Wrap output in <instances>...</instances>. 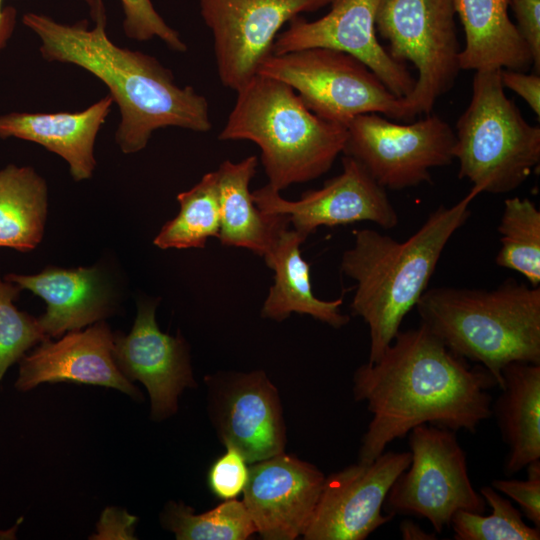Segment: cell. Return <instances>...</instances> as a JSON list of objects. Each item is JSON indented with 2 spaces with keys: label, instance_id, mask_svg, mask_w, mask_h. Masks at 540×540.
Segmentation results:
<instances>
[{
  "label": "cell",
  "instance_id": "obj_1",
  "mask_svg": "<svg viewBox=\"0 0 540 540\" xmlns=\"http://www.w3.org/2000/svg\"><path fill=\"white\" fill-rule=\"evenodd\" d=\"M353 383L355 400L366 402L372 414L361 463L421 424L474 433L492 416L488 390L497 386L484 367L469 366L422 323L399 331L377 361L357 368Z\"/></svg>",
  "mask_w": 540,
  "mask_h": 540
},
{
  "label": "cell",
  "instance_id": "obj_2",
  "mask_svg": "<svg viewBox=\"0 0 540 540\" xmlns=\"http://www.w3.org/2000/svg\"><path fill=\"white\" fill-rule=\"evenodd\" d=\"M22 22L40 39L44 60L78 66L108 87L121 114L115 142L123 153L143 150L157 129L211 130L208 100L192 86H179L154 56L113 43L106 15L92 29L87 20L63 24L34 12L25 13Z\"/></svg>",
  "mask_w": 540,
  "mask_h": 540
},
{
  "label": "cell",
  "instance_id": "obj_3",
  "mask_svg": "<svg viewBox=\"0 0 540 540\" xmlns=\"http://www.w3.org/2000/svg\"><path fill=\"white\" fill-rule=\"evenodd\" d=\"M469 193L451 206L440 205L408 239L397 241L372 229L354 233L341 258V271L356 282L350 309L368 325L369 358L379 359L418 303L451 237L471 216Z\"/></svg>",
  "mask_w": 540,
  "mask_h": 540
},
{
  "label": "cell",
  "instance_id": "obj_4",
  "mask_svg": "<svg viewBox=\"0 0 540 540\" xmlns=\"http://www.w3.org/2000/svg\"><path fill=\"white\" fill-rule=\"evenodd\" d=\"M416 309L450 351L484 367L500 389L506 365L540 364V286L509 278L492 290L435 287Z\"/></svg>",
  "mask_w": 540,
  "mask_h": 540
},
{
  "label": "cell",
  "instance_id": "obj_5",
  "mask_svg": "<svg viewBox=\"0 0 540 540\" xmlns=\"http://www.w3.org/2000/svg\"><path fill=\"white\" fill-rule=\"evenodd\" d=\"M236 93L218 139L255 143L273 189L322 176L343 153L346 126L314 114L288 84L256 74Z\"/></svg>",
  "mask_w": 540,
  "mask_h": 540
},
{
  "label": "cell",
  "instance_id": "obj_6",
  "mask_svg": "<svg viewBox=\"0 0 540 540\" xmlns=\"http://www.w3.org/2000/svg\"><path fill=\"white\" fill-rule=\"evenodd\" d=\"M501 69L475 71L470 102L456 123L458 177L480 193H509L540 162V128L504 92Z\"/></svg>",
  "mask_w": 540,
  "mask_h": 540
},
{
  "label": "cell",
  "instance_id": "obj_7",
  "mask_svg": "<svg viewBox=\"0 0 540 540\" xmlns=\"http://www.w3.org/2000/svg\"><path fill=\"white\" fill-rule=\"evenodd\" d=\"M257 74L288 84L310 111L333 123L347 126L367 113L413 120L403 97L394 95L362 61L339 50L313 47L271 54Z\"/></svg>",
  "mask_w": 540,
  "mask_h": 540
},
{
  "label": "cell",
  "instance_id": "obj_8",
  "mask_svg": "<svg viewBox=\"0 0 540 540\" xmlns=\"http://www.w3.org/2000/svg\"><path fill=\"white\" fill-rule=\"evenodd\" d=\"M455 14L453 0L379 3L375 26L389 42L387 52L395 61H409L418 70L412 92L403 97L412 119L430 114L438 98L453 87L461 70Z\"/></svg>",
  "mask_w": 540,
  "mask_h": 540
},
{
  "label": "cell",
  "instance_id": "obj_9",
  "mask_svg": "<svg viewBox=\"0 0 540 540\" xmlns=\"http://www.w3.org/2000/svg\"><path fill=\"white\" fill-rule=\"evenodd\" d=\"M407 436L411 461L391 486L384 513L425 518L441 533L460 510L485 512L486 502L471 483L455 431L421 424Z\"/></svg>",
  "mask_w": 540,
  "mask_h": 540
},
{
  "label": "cell",
  "instance_id": "obj_10",
  "mask_svg": "<svg viewBox=\"0 0 540 540\" xmlns=\"http://www.w3.org/2000/svg\"><path fill=\"white\" fill-rule=\"evenodd\" d=\"M343 154L358 161L385 189L403 190L431 183L430 170L454 160L455 133L435 114L398 124L367 113L346 126Z\"/></svg>",
  "mask_w": 540,
  "mask_h": 540
},
{
  "label": "cell",
  "instance_id": "obj_11",
  "mask_svg": "<svg viewBox=\"0 0 540 540\" xmlns=\"http://www.w3.org/2000/svg\"><path fill=\"white\" fill-rule=\"evenodd\" d=\"M333 0H199L200 15L211 31L221 84L235 92L272 54L281 28L303 13Z\"/></svg>",
  "mask_w": 540,
  "mask_h": 540
},
{
  "label": "cell",
  "instance_id": "obj_12",
  "mask_svg": "<svg viewBox=\"0 0 540 540\" xmlns=\"http://www.w3.org/2000/svg\"><path fill=\"white\" fill-rule=\"evenodd\" d=\"M411 461V452L384 451L369 463L350 465L325 478L306 540H363L394 516L385 498Z\"/></svg>",
  "mask_w": 540,
  "mask_h": 540
},
{
  "label": "cell",
  "instance_id": "obj_13",
  "mask_svg": "<svg viewBox=\"0 0 540 540\" xmlns=\"http://www.w3.org/2000/svg\"><path fill=\"white\" fill-rule=\"evenodd\" d=\"M252 196L261 211L287 216L293 229L307 237L321 226L367 221L389 230L399 223L386 189L358 161L346 155L339 175L319 189L304 192L297 200L284 199L268 184L253 191Z\"/></svg>",
  "mask_w": 540,
  "mask_h": 540
},
{
  "label": "cell",
  "instance_id": "obj_14",
  "mask_svg": "<svg viewBox=\"0 0 540 540\" xmlns=\"http://www.w3.org/2000/svg\"><path fill=\"white\" fill-rule=\"evenodd\" d=\"M380 1L333 0L330 11L316 20L297 16L276 37L272 54L313 47L339 50L362 61L394 95L406 97L415 79L377 39L375 19Z\"/></svg>",
  "mask_w": 540,
  "mask_h": 540
},
{
  "label": "cell",
  "instance_id": "obj_15",
  "mask_svg": "<svg viewBox=\"0 0 540 540\" xmlns=\"http://www.w3.org/2000/svg\"><path fill=\"white\" fill-rule=\"evenodd\" d=\"M324 480L316 466L284 452L252 463L242 502L256 532L267 540L303 536Z\"/></svg>",
  "mask_w": 540,
  "mask_h": 540
},
{
  "label": "cell",
  "instance_id": "obj_16",
  "mask_svg": "<svg viewBox=\"0 0 540 540\" xmlns=\"http://www.w3.org/2000/svg\"><path fill=\"white\" fill-rule=\"evenodd\" d=\"M157 302L141 301L131 331L114 334L113 357L130 381H140L151 401V416L161 420L177 410L178 396L195 386L188 345L181 335L163 333L156 322Z\"/></svg>",
  "mask_w": 540,
  "mask_h": 540
},
{
  "label": "cell",
  "instance_id": "obj_17",
  "mask_svg": "<svg viewBox=\"0 0 540 540\" xmlns=\"http://www.w3.org/2000/svg\"><path fill=\"white\" fill-rule=\"evenodd\" d=\"M113 346L114 333L104 321L58 341L48 338L19 361L15 388L27 392L43 383L70 382L114 388L141 401L139 390L118 369Z\"/></svg>",
  "mask_w": 540,
  "mask_h": 540
},
{
  "label": "cell",
  "instance_id": "obj_18",
  "mask_svg": "<svg viewBox=\"0 0 540 540\" xmlns=\"http://www.w3.org/2000/svg\"><path fill=\"white\" fill-rule=\"evenodd\" d=\"M225 446L238 450L250 464L284 452L286 430L276 388L264 372L238 375L218 416Z\"/></svg>",
  "mask_w": 540,
  "mask_h": 540
},
{
  "label": "cell",
  "instance_id": "obj_19",
  "mask_svg": "<svg viewBox=\"0 0 540 540\" xmlns=\"http://www.w3.org/2000/svg\"><path fill=\"white\" fill-rule=\"evenodd\" d=\"M5 279L46 302L38 321L48 338L103 321L113 311L110 287L97 267H51L34 275L10 273Z\"/></svg>",
  "mask_w": 540,
  "mask_h": 540
},
{
  "label": "cell",
  "instance_id": "obj_20",
  "mask_svg": "<svg viewBox=\"0 0 540 540\" xmlns=\"http://www.w3.org/2000/svg\"><path fill=\"white\" fill-rule=\"evenodd\" d=\"M113 100L110 95L78 112H11L0 116V138L37 143L63 158L74 181L92 177L96 167L94 145Z\"/></svg>",
  "mask_w": 540,
  "mask_h": 540
},
{
  "label": "cell",
  "instance_id": "obj_21",
  "mask_svg": "<svg viewBox=\"0 0 540 540\" xmlns=\"http://www.w3.org/2000/svg\"><path fill=\"white\" fill-rule=\"evenodd\" d=\"M257 166V156L251 155L239 162L225 160L216 170L220 206L217 238L224 246L245 248L264 257L290 221L284 215L265 213L256 205L249 185Z\"/></svg>",
  "mask_w": 540,
  "mask_h": 540
},
{
  "label": "cell",
  "instance_id": "obj_22",
  "mask_svg": "<svg viewBox=\"0 0 540 540\" xmlns=\"http://www.w3.org/2000/svg\"><path fill=\"white\" fill-rule=\"evenodd\" d=\"M306 238L288 227L264 256L267 266L274 271V284L264 300L261 316L280 322L291 313L305 314L334 328H341L350 321V316L340 312L343 298L322 300L312 290L310 266L300 251Z\"/></svg>",
  "mask_w": 540,
  "mask_h": 540
},
{
  "label": "cell",
  "instance_id": "obj_23",
  "mask_svg": "<svg viewBox=\"0 0 540 540\" xmlns=\"http://www.w3.org/2000/svg\"><path fill=\"white\" fill-rule=\"evenodd\" d=\"M465 33L461 70L527 72L533 59L508 15L509 0H453Z\"/></svg>",
  "mask_w": 540,
  "mask_h": 540
},
{
  "label": "cell",
  "instance_id": "obj_24",
  "mask_svg": "<svg viewBox=\"0 0 540 540\" xmlns=\"http://www.w3.org/2000/svg\"><path fill=\"white\" fill-rule=\"evenodd\" d=\"M501 376V393L491 409L508 446L504 472L512 476L540 460V364L512 362Z\"/></svg>",
  "mask_w": 540,
  "mask_h": 540
},
{
  "label": "cell",
  "instance_id": "obj_25",
  "mask_svg": "<svg viewBox=\"0 0 540 540\" xmlns=\"http://www.w3.org/2000/svg\"><path fill=\"white\" fill-rule=\"evenodd\" d=\"M48 209L46 181L34 168L0 169V247L28 252L41 242Z\"/></svg>",
  "mask_w": 540,
  "mask_h": 540
},
{
  "label": "cell",
  "instance_id": "obj_26",
  "mask_svg": "<svg viewBox=\"0 0 540 540\" xmlns=\"http://www.w3.org/2000/svg\"><path fill=\"white\" fill-rule=\"evenodd\" d=\"M179 213L166 222L153 243L160 249L203 248L218 237L220 206L217 172L203 175L191 189L177 195Z\"/></svg>",
  "mask_w": 540,
  "mask_h": 540
},
{
  "label": "cell",
  "instance_id": "obj_27",
  "mask_svg": "<svg viewBox=\"0 0 540 540\" xmlns=\"http://www.w3.org/2000/svg\"><path fill=\"white\" fill-rule=\"evenodd\" d=\"M500 249L495 263L518 272L529 285H540V211L529 198L504 202L498 225Z\"/></svg>",
  "mask_w": 540,
  "mask_h": 540
},
{
  "label": "cell",
  "instance_id": "obj_28",
  "mask_svg": "<svg viewBox=\"0 0 540 540\" xmlns=\"http://www.w3.org/2000/svg\"><path fill=\"white\" fill-rule=\"evenodd\" d=\"M161 522L178 540H244L256 532L244 503L236 499L201 514L182 502H170Z\"/></svg>",
  "mask_w": 540,
  "mask_h": 540
},
{
  "label": "cell",
  "instance_id": "obj_29",
  "mask_svg": "<svg viewBox=\"0 0 540 540\" xmlns=\"http://www.w3.org/2000/svg\"><path fill=\"white\" fill-rule=\"evenodd\" d=\"M480 494L492 508L483 513L460 510L455 513L450 527L456 540H539L540 528L528 526L522 512L492 486H484Z\"/></svg>",
  "mask_w": 540,
  "mask_h": 540
},
{
  "label": "cell",
  "instance_id": "obj_30",
  "mask_svg": "<svg viewBox=\"0 0 540 540\" xmlns=\"http://www.w3.org/2000/svg\"><path fill=\"white\" fill-rule=\"evenodd\" d=\"M21 290L17 284L0 276V381L29 349L48 339L38 318L15 306Z\"/></svg>",
  "mask_w": 540,
  "mask_h": 540
},
{
  "label": "cell",
  "instance_id": "obj_31",
  "mask_svg": "<svg viewBox=\"0 0 540 540\" xmlns=\"http://www.w3.org/2000/svg\"><path fill=\"white\" fill-rule=\"evenodd\" d=\"M90 10L93 22L106 15L103 0H82ZM123 9V31L127 38L148 41L158 38L175 52L187 51L180 34L169 26L154 8L152 0H120Z\"/></svg>",
  "mask_w": 540,
  "mask_h": 540
},
{
  "label": "cell",
  "instance_id": "obj_32",
  "mask_svg": "<svg viewBox=\"0 0 540 540\" xmlns=\"http://www.w3.org/2000/svg\"><path fill=\"white\" fill-rule=\"evenodd\" d=\"M247 463L238 450L226 446V452L216 459L208 473L212 493L223 500L235 499L243 493L249 476Z\"/></svg>",
  "mask_w": 540,
  "mask_h": 540
},
{
  "label": "cell",
  "instance_id": "obj_33",
  "mask_svg": "<svg viewBox=\"0 0 540 540\" xmlns=\"http://www.w3.org/2000/svg\"><path fill=\"white\" fill-rule=\"evenodd\" d=\"M526 468V479H497L492 481V487L513 499L534 527L540 528V460L529 463Z\"/></svg>",
  "mask_w": 540,
  "mask_h": 540
},
{
  "label": "cell",
  "instance_id": "obj_34",
  "mask_svg": "<svg viewBox=\"0 0 540 540\" xmlns=\"http://www.w3.org/2000/svg\"><path fill=\"white\" fill-rule=\"evenodd\" d=\"M519 34L526 43L537 74L540 71V0H509Z\"/></svg>",
  "mask_w": 540,
  "mask_h": 540
},
{
  "label": "cell",
  "instance_id": "obj_35",
  "mask_svg": "<svg viewBox=\"0 0 540 540\" xmlns=\"http://www.w3.org/2000/svg\"><path fill=\"white\" fill-rule=\"evenodd\" d=\"M501 83L522 97L534 114L540 116V76L523 71L501 69Z\"/></svg>",
  "mask_w": 540,
  "mask_h": 540
},
{
  "label": "cell",
  "instance_id": "obj_36",
  "mask_svg": "<svg viewBox=\"0 0 540 540\" xmlns=\"http://www.w3.org/2000/svg\"><path fill=\"white\" fill-rule=\"evenodd\" d=\"M17 11L12 6H3L0 0V53L11 38L16 25Z\"/></svg>",
  "mask_w": 540,
  "mask_h": 540
},
{
  "label": "cell",
  "instance_id": "obj_37",
  "mask_svg": "<svg viewBox=\"0 0 540 540\" xmlns=\"http://www.w3.org/2000/svg\"><path fill=\"white\" fill-rule=\"evenodd\" d=\"M399 531L403 540H435L436 535L426 532L418 524L411 520H403L399 525Z\"/></svg>",
  "mask_w": 540,
  "mask_h": 540
}]
</instances>
